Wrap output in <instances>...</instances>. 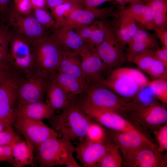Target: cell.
Masks as SVG:
<instances>
[{"label": "cell", "mask_w": 167, "mask_h": 167, "mask_svg": "<svg viewBox=\"0 0 167 167\" xmlns=\"http://www.w3.org/2000/svg\"><path fill=\"white\" fill-rule=\"evenodd\" d=\"M165 105L154 101L144 103L136 98L127 104L120 114L143 130L153 132L167 122Z\"/></svg>", "instance_id": "6da1fadb"}, {"label": "cell", "mask_w": 167, "mask_h": 167, "mask_svg": "<svg viewBox=\"0 0 167 167\" xmlns=\"http://www.w3.org/2000/svg\"><path fill=\"white\" fill-rule=\"evenodd\" d=\"M48 119L51 128L61 137L79 142L85 138L92 120L74 101L60 113Z\"/></svg>", "instance_id": "7a4b0ae2"}, {"label": "cell", "mask_w": 167, "mask_h": 167, "mask_svg": "<svg viewBox=\"0 0 167 167\" xmlns=\"http://www.w3.org/2000/svg\"><path fill=\"white\" fill-rule=\"evenodd\" d=\"M35 159L42 167L65 165L69 167H81L73 156L75 147L69 140L62 137L49 139L38 148Z\"/></svg>", "instance_id": "3957f363"}, {"label": "cell", "mask_w": 167, "mask_h": 167, "mask_svg": "<svg viewBox=\"0 0 167 167\" xmlns=\"http://www.w3.org/2000/svg\"><path fill=\"white\" fill-rule=\"evenodd\" d=\"M7 63L13 74L19 78L35 74L33 44L15 31L11 32L10 29Z\"/></svg>", "instance_id": "277c9868"}, {"label": "cell", "mask_w": 167, "mask_h": 167, "mask_svg": "<svg viewBox=\"0 0 167 167\" xmlns=\"http://www.w3.org/2000/svg\"><path fill=\"white\" fill-rule=\"evenodd\" d=\"M148 81L138 69L120 67L113 70L106 79L100 82L119 96L130 99L136 97Z\"/></svg>", "instance_id": "5b68a950"}, {"label": "cell", "mask_w": 167, "mask_h": 167, "mask_svg": "<svg viewBox=\"0 0 167 167\" xmlns=\"http://www.w3.org/2000/svg\"><path fill=\"white\" fill-rule=\"evenodd\" d=\"M62 56V50L49 36L33 43L34 73L49 80L53 79L58 71Z\"/></svg>", "instance_id": "8992f818"}, {"label": "cell", "mask_w": 167, "mask_h": 167, "mask_svg": "<svg viewBox=\"0 0 167 167\" xmlns=\"http://www.w3.org/2000/svg\"><path fill=\"white\" fill-rule=\"evenodd\" d=\"M75 102L91 119L111 131L144 132L143 130L116 111L96 107L83 99Z\"/></svg>", "instance_id": "52a82bcc"}, {"label": "cell", "mask_w": 167, "mask_h": 167, "mask_svg": "<svg viewBox=\"0 0 167 167\" xmlns=\"http://www.w3.org/2000/svg\"><path fill=\"white\" fill-rule=\"evenodd\" d=\"M6 24L14 31L24 37L32 44L39 40L49 37L47 29L37 21L32 13L24 15L17 11L11 4L4 18Z\"/></svg>", "instance_id": "ba28073f"}, {"label": "cell", "mask_w": 167, "mask_h": 167, "mask_svg": "<svg viewBox=\"0 0 167 167\" xmlns=\"http://www.w3.org/2000/svg\"><path fill=\"white\" fill-rule=\"evenodd\" d=\"M108 22L102 42L96 47L99 55L105 67L121 66L126 59L125 45L120 40L116 32V18Z\"/></svg>", "instance_id": "9c48e42d"}, {"label": "cell", "mask_w": 167, "mask_h": 167, "mask_svg": "<svg viewBox=\"0 0 167 167\" xmlns=\"http://www.w3.org/2000/svg\"><path fill=\"white\" fill-rule=\"evenodd\" d=\"M15 115L14 124L17 132L22 135L26 141L34 147L38 148L41 144L49 139L61 137L41 120L31 119L17 114Z\"/></svg>", "instance_id": "30bf717a"}, {"label": "cell", "mask_w": 167, "mask_h": 167, "mask_svg": "<svg viewBox=\"0 0 167 167\" xmlns=\"http://www.w3.org/2000/svg\"><path fill=\"white\" fill-rule=\"evenodd\" d=\"M83 99L97 108L116 111L120 114L130 101L108 88L100 81L88 87Z\"/></svg>", "instance_id": "8fae6325"}, {"label": "cell", "mask_w": 167, "mask_h": 167, "mask_svg": "<svg viewBox=\"0 0 167 167\" xmlns=\"http://www.w3.org/2000/svg\"><path fill=\"white\" fill-rule=\"evenodd\" d=\"M112 131L108 134V137L118 147L122 153V159L144 148H150L158 151V146L144 132Z\"/></svg>", "instance_id": "7c38bea8"}, {"label": "cell", "mask_w": 167, "mask_h": 167, "mask_svg": "<svg viewBox=\"0 0 167 167\" xmlns=\"http://www.w3.org/2000/svg\"><path fill=\"white\" fill-rule=\"evenodd\" d=\"M122 7V6L117 4L92 9L79 8L73 11L58 28L63 26L88 25L99 20L105 19L109 17H118L120 15Z\"/></svg>", "instance_id": "4fadbf2b"}, {"label": "cell", "mask_w": 167, "mask_h": 167, "mask_svg": "<svg viewBox=\"0 0 167 167\" xmlns=\"http://www.w3.org/2000/svg\"><path fill=\"white\" fill-rule=\"evenodd\" d=\"M49 80L36 74L19 78L17 87V101L25 103L43 101Z\"/></svg>", "instance_id": "5bb4252c"}, {"label": "cell", "mask_w": 167, "mask_h": 167, "mask_svg": "<svg viewBox=\"0 0 167 167\" xmlns=\"http://www.w3.org/2000/svg\"><path fill=\"white\" fill-rule=\"evenodd\" d=\"M19 78L13 75L0 84V122L11 126L14 123Z\"/></svg>", "instance_id": "9a60e30c"}, {"label": "cell", "mask_w": 167, "mask_h": 167, "mask_svg": "<svg viewBox=\"0 0 167 167\" xmlns=\"http://www.w3.org/2000/svg\"><path fill=\"white\" fill-rule=\"evenodd\" d=\"M79 55L83 71L91 84L101 81L100 73L105 67L98 54L96 47L88 43Z\"/></svg>", "instance_id": "2e32d148"}, {"label": "cell", "mask_w": 167, "mask_h": 167, "mask_svg": "<svg viewBox=\"0 0 167 167\" xmlns=\"http://www.w3.org/2000/svg\"><path fill=\"white\" fill-rule=\"evenodd\" d=\"M49 38L58 45L62 51L72 52L78 55L89 43L69 26H63L54 29Z\"/></svg>", "instance_id": "e0dca14e"}, {"label": "cell", "mask_w": 167, "mask_h": 167, "mask_svg": "<svg viewBox=\"0 0 167 167\" xmlns=\"http://www.w3.org/2000/svg\"><path fill=\"white\" fill-rule=\"evenodd\" d=\"M109 142L94 143L84 139L75 147V152L83 166L96 167L106 152Z\"/></svg>", "instance_id": "ac0fdd59"}, {"label": "cell", "mask_w": 167, "mask_h": 167, "mask_svg": "<svg viewBox=\"0 0 167 167\" xmlns=\"http://www.w3.org/2000/svg\"><path fill=\"white\" fill-rule=\"evenodd\" d=\"M161 152L150 148L141 149L123 158V164L130 167H159L162 165Z\"/></svg>", "instance_id": "d6986e66"}, {"label": "cell", "mask_w": 167, "mask_h": 167, "mask_svg": "<svg viewBox=\"0 0 167 167\" xmlns=\"http://www.w3.org/2000/svg\"><path fill=\"white\" fill-rule=\"evenodd\" d=\"M16 105L15 114L34 120L49 119L54 114L55 112L44 101L25 103L17 101Z\"/></svg>", "instance_id": "ffe728a7"}, {"label": "cell", "mask_w": 167, "mask_h": 167, "mask_svg": "<svg viewBox=\"0 0 167 167\" xmlns=\"http://www.w3.org/2000/svg\"><path fill=\"white\" fill-rule=\"evenodd\" d=\"M45 93V103L54 111L62 110L73 101L53 79L48 81Z\"/></svg>", "instance_id": "44dd1931"}, {"label": "cell", "mask_w": 167, "mask_h": 167, "mask_svg": "<svg viewBox=\"0 0 167 167\" xmlns=\"http://www.w3.org/2000/svg\"><path fill=\"white\" fill-rule=\"evenodd\" d=\"M137 23V30L128 44V48L126 54H136L158 48V42L156 39L146 29Z\"/></svg>", "instance_id": "7402d4cb"}, {"label": "cell", "mask_w": 167, "mask_h": 167, "mask_svg": "<svg viewBox=\"0 0 167 167\" xmlns=\"http://www.w3.org/2000/svg\"><path fill=\"white\" fill-rule=\"evenodd\" d=\"M79 57L78 54L73 52H62L57 72L77 78L90 85L91 84L83 71Z\"/></svg>", "instance_id": "603a6c76"}, {"label": "cell", "mask_w": 167, "mask_h": 167, "mask_svg": "<svg viewBox=\"0 0 167 167\" xmlns=\"http://www.w3.org/2000/svg\"><path fill=\"white\" fill-rule=\"evenodd\" d=\"M53 79L73 100L77 96L85 92L89 86L77 78L59 72Z\"/></svg>", "instance_id": "cb8c5ba5"}, {"label": "cell", "mask_w": 167, "mask_h": 167, "mask_svg": "<svg viewBox=\"0 0 167 167\" xmlns=\"http://www.w3.org/2000/svg\"><path fill=\"white\" fill-rule=\"evenodd\" d=\"M122 11L131 16L145 28L154 30L153 12L145 4H130L126 7L124 6Z\"/></svg>", "instance_id": "d4e9b609"}, {"label": "cell", "mask_w": 167, "mask_h": 167, "mask_svg": "<svg viewBox=\"0 0 167 167\" xmlns=\"http://www.w3.org/2000/svg\"><path fill=\"white\" fill-rule=\"evenodd\" d=\"M122 10L119 16L116 18V32L120 40L126 45L136 32L138 24L135 19Z\"/></svg>", "instance_id": "484cf974"}, {"label": "cell", "mask_w": 167, "mask_h": 167, "mask_svg": "<svg viewBox=\"0 0 167 167\" xmlns=\"http://www.w3.org/2000/svg\"><path fill=\"white\" fill-rule=\"evenodd\" d=\"M34 147L26 140H22L12 147V157L11 164L15 167L26 165L34 166Z\"/></svg>", "instance_id": "4316f807"}, {"label": "cell", "mask_w": 167, "mask_h": 167, "mask_svg": "<svg viewBox=\"0 0 167 167\" xmlns=\"http://www.w3.org/2000/svg\"><path fill=\"white\" fill-rule=\"evenodd\" d=\"M145 4L153 12L154 28H166L167 0H146Z\"/></svg>", "instance_id": "83f0119b"}, {"label": "cell", "mask_w": 167, "mask_h": 167, "mask_svg": "<svg viewBox=\"0 0 167 167\" xmlns=\"http://www.w3.org/2000/svg\"><path fill=\"white\" fill-rule=\"evenodd\" d=\"M123 159L120 151L113 143L109 141L107 150L96 167H121Z\"/></svg>", "instance_id": "f1b7e54d"}, {"label": "cell", "mask_w": 167, "mask_h": 167, "mask_svg": "<svg viewBox=\"0 0 167 167\" xmlns=\"http://www.w3.org/2000/svg\"><path fill=\"white\" fill-rule=\"evenodd\" d=\"M154 50L149 49L136 54H126V59L146 73L157 59L154 56Z\"/></svg>", "instance_id": "f546056e"}, {"label": "cell", "mask_w": 167, "mask_h": 167, "mask_svg": "<svg viewBox=\"0 0 167 167\" xmlns=\"http://www.w3.org/2000/svg\"><path fill=\"white\" fill-rule=\"evenodd\" d=\"M9 30V27L0 18V67L10 71L7 63Z\"/></svg>", "instance_id": "4dcf8cb0"}, {"label": "cell", "mask_w": 167, "mask_h": 167, "mask_svg": "<svg viewBox=\"0 0 167 167\" xmlns=\"http://www.w3.org/2000/svg\"><path fill=\"white\" fill-rule=\"evenodd\" d=\"M108 136L103 126L92 120L88 127L85 139L90 141L97 143L108 141Z\"/></svg>", "instance_id": "1f68e13d"}, {"label": "cell", "mask_w": 167, "mask_h": 167, "mask_svg": "<svg viewBox=\"0 0 167 167\" xmlns=\"http://www.w3.org/2000/svg\"><path fill=\"white\" fill-rule=\"evenodd\" d=\"M148 86L154 97L163 104H167L166 79H153L148 81Z\"/></svg>", "instance_id": "d6a6232c"}, {"label": "cell", "mask_w": 167, "mask_h": 167, "mask_svg": "<svg viewBox=\"0 0 167 167\" xmlns=\"http://www.w3.org/2000/svg\"><path fill=\"white\" fill-rule=\"evenodd\" d=\"M79 8L80 7L72 4L67 3L58 6L51 9V14L55 23L54 29L58 28L73 11Z\"/></svg>", "instance_id": "836d02e7"}, {"label": "cell", "mask_w": 167, "mask_h": 167, "mask_svg": "<svg viewBox=\"0 0 167 167\" xmlns=\"http://www.w3.org/2000/svg\"><path fill=\"white\" fill-rule=\"evenodd\" d=\"M108 22L105 19L96 21V25L88 42L97 47L103 41Z\"/></svg>", "instance_id": "e575fe53"}, {"label": "cell", "mask_w": 167, "mask_h": 167, "mask_svg": "<svg viewBox=\"0 0 167 167\" xmlns=\"http://www.w3.org/2000/svg\"><path fill=\"white\" fill-rule=\"evenodd\" d=\"M32 13L38 22L46 28L54 27L55 23L54 19L46 9H34Z\"/></svg>", "instance_id": "d590c367"}, {"label": "cell", "mask_w": 167, "mask_h": 167, "mask_svg": "<svg viewBox=\"0 0 167 167\" xmlns=\"http://www.w3.org/2000/svg\"><path fill=\"white\" fill-rule=\"evenodd\" d=\"M21 140L19 134L10 126L0 132V145L12 146Z\"/></svg>", "instance_id": "8d00e7d4"}, {"label": "cell", "mask_w": 167, "mask_h": 167, "mask_svg": "<svg viewBox=\"0 0 167 167\" xmlns=\"http://www.w3.org/2000/svg\"><path fill=\"white\" fill-rule=\"evenodd\" d=\"M146 73L153 78V79H166L167 67L161 62L157 59Z\"/></svg>", "instance_id": "74e56055"}, {"label": "cell", "mask_w": 167, "mask_h": 167, "mask_svg": "<svg viewBox=\"0 0 167 167\" xmlns=\"http://www.w3.org/2000/svg\"><path fill=\"white\" fill-rule=\"evenodd\" d=\"M158 143V151L161 152L167 150V122L153 132Z\"/></svg>", "instance_id": "f35d334b"}, {"label": "cell", "mask_w": 167, "mask_h": 167, "mask_svg": "<svg viewBox=\"0 0 167 167\" xmlns=\"http://www.w3.org/2000/svg\"><path fill=\"white\" fill-rule=\"evenodd\" d=\"M96 21L89 24L77 25L71 27L82 39L88 42V40L95 28Z\"/></svg>", "instance_id": "ab89813d"}, {"label": "cell", "mask_w": 167, "mask_h": 167, "mask_svg": "<svg viewBox=\"0 0 167 167\" xmlns=\"http://www.w3.org/2000/svg\"><path fill=\"white\" fill-rule=\"evenodd\" d=\"M12 6L17 11L23 15L32 13V9L30 0H14Z\"/></svg>", "instance_id": "60d3db41"}, {"label": "cell", "mask_w": 167, "mask_h": 167, "mask_svg": "<svg viewBox=\"0 0 167 167\" xmlns=\"http://www.w3.org/2000/svg\"><path fill=\"white\" fill-rule=\"evenodd\" d=\"M47 8L50 10L58 6L67 3L75 5L81 8H85L82 0H46Z\"/></svg>", "instance_id": "b9f144b4"}, {"label": "cell", "mask_w": 167, "mask_h": 167, "mask_svg": "<svg viewBox=\"0 0 167 167\" xmlns=\"http://www.w3.org/2000/svg\"><path fill=\"white\" fill-rule=\"evenodd\" d=\"M12 146L0 145V162H7L11 164L12 157Z\"/></svg>", "instance_id": "7bdbcfd3"}, {"label": "cell", "mask_w": 167, "mask_h": 167, "mask_svg": "<svg viewBox=\"0 0 167 167\" xmlns=\"http://www.w3.org/2000/svg\"><path fill=\"white\" fill-rule=\"evenodd\" d=\"M154 54L157 59L167 67V47L163 46L161 48H157L154 50Z\"/></svg>", "instance_id": "ee69618b"}, {"label": "cell", "mask_w": 167, "mask_h": 167, "mask_svg": "<svg viewBox=\"0 0 167 167\" xmlns=\"http://www.w3.org/2000/svg\"><path fill=\"white\" fill-rule=\"evenodd\" d=\"M154 30L163 45L167 47V29L166 28H154Z\"/></svg>", "instance_id": "f6af8a7d"}, {"label": "cell", "mask_w": 167, "mask_h": 167, "mask_svg": "<svg viewBox=\"0 0 167 167\" xmlns=\"http://www.w3.org/2000/svg\"><path fill=\"white\" fill-rule=\"evenodd\" d=\"M85 6V8L89 9H92L96 8L105 3L108 2V0H82Z\"/></svg>", "instance_id": "bcb514c9"}, {"label": "cell", "mask_w": 167, "mask_h": 167, "mask_svg": "<svg viewBox=\"0 0 167 167\" xmlns=\"http://www.w3.org/2000/svg\"><path fill=\"white\" fill-rule=\"evenodd\" d=\"M11 0H0V18L3 20L5 13L11 4Z\"/></svg>", "instance_id": "7dc6e473"}, {"label": "cell", "mask_w": 167, "mask_h": 167, "mask_svg": "<svg viewBox=\"0 0 167 167\" xmlns=\"http://www.w3.org/2000/svg\"><path fill=\"white\" fill-rule=\"evenodd\" d=\"M13 75L10 71L0 67V84L4 82Z\"/></svg>", "instance_id": "c3c4849f"}, {"label": "cell", "mask_w": 167, "mask_h": 167, "mask_svg": "<svg viewBox=\"0 0 167 167\" xmlns=\"http://www.w3.org/2000/svg\"><path fill=\"white\" fill-rule=\"evenodd\" d=\"M117 4L124 6L126 4H145L146 0H112Z\"/></svg>", "instance_id": "681fc988"}, {"label": "cell", "mask_w": 167, "mask_h": 167, "mask_svg": "<svg viewBox=\"0 0 167 167\" xmlns=\"http://www.w3.org/2000/svg\"><path fill=\"white\" fill-rule=\"evenodd\" d=\"M32 9L36 8L46 9V0H30Z\"/></svg>", "instance_id": "f907efd6"}, {"label": "cell", "mask_w": 167, "mask_h": 167, "mask_svg": "<svg viewBox=\"0 0 167 167\" xmlns=\"http://www.w3.org/2000/svg\"><path fill=\"white\" fill-rule=\"evenodd\" d=\"M11 126L6 125L4 123L0 122V132L4 131L8 127Z\"/></svg>", "instance_id": "816d5d0a"}, {"label": "cell", "mask_w": 167, "mask_h": 167, "mask_svg": "<svg viewBox=\"0 0 167 167\" xmlns=\"http://www.w3.org/2000/svg\"><path fill=\"white\" fill-rule=\"evenodd\" d=\"M108 1H112V0H108Z\"/></svg>", "instance_id": "f5cc1de1"}]
</instances>
